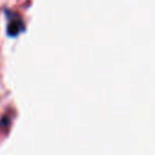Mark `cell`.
<instances>
[{"label":"cell","instance_id":"cell-1","mask_svg":"<svg viewBox=\"0 0 155 155\" xmlns=\"http://www.w3.org/2000/svg\"><path fill=\"white\" fill-rule=\"evenodd\" d=\"M23 29H24V23L18 16H15L8 19V22H7V34L8 35L17 36L19 33L23 31Z\"/></svg>","mask_w":155,"mask_h":155}]
</instances>
